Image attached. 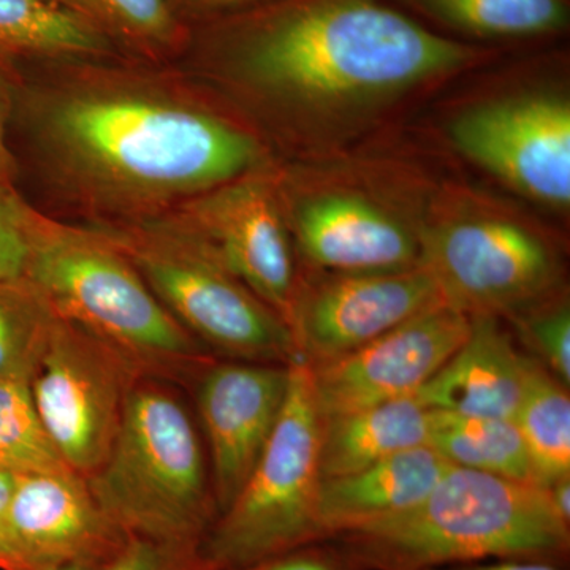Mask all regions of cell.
<instances>
[{
    "mask_svg": "<svg viewBox=\"0 0 570 570\" xmlns=\"http://www.w3.org/2000/svg\"><path fill=\"white\" fill-rule=\"evenodd\" d=\"M205 58L295 132L332 146L485 51L431 31L385 0H269L216 17Z\"/></svg>",
    "mask_w": 570,
    "mask_h": 570,
    "instance_id": "cell-1",
    "label": "cell"
},
{
    "mask_svg": "<svg viewBox=\"0 0 570 570\" xmlns=\"http://www.w3.org/2000/svg\"><path fill=\"white\" fill-rule=\"evenodd\" d=\"M24 97L22 112L63 179L122 212L175 208L257 170L253 135L174 94L94 81Z\"/></svg>",
    "mask_w": 570,
    "mask_h": 570,
    "instance_id": "cell-2",
    "label": "cell"
},
{
    "mask_svg": "<svg viewBox=\"0 0 570 570\" xmlns=\"http://www.w3.org/2000/svg\"><path fill=\"white\" fill-rule=\"evenodd\" d=\"M22 232V277L51 313L99 337L141 376L194 382L217 358L170 316L99 227L58 223L26 204Z\"/></svg>",
    "mask_w": 570,
    "mask_h": 570,
    "instance_id": "cell-3",
    "label": "cell"
},
{
    "mask_svg": "<svg viewBox=\"0 0 570 570\" xmlns=\"http://www.w3.org/2000/svg\"><path fill=\"white\" fill-rule=\"evenodd\" d=\"M363 570H425L490 560L568 564L570 524L534 483L450 464L403 515L328 539Z\"/></svg>",
    "mask_w": 570,
    "mask_h": 570,
    "instance_id": "cell-4",
    "label": "cell"
},
{
    "mask_svg": "<svg viewBox=\"0 0 570 570\" xmlns=\"http://www.w3.org/2000/svg\"><path fill=\"white\" fill-rule=\"evenodd\" d=\"M86 482L127 538L200 549L219 515L200 434L163 379L135 381L110 452Z\"/></svg>",
    "mask_w": 570,
    "mask_h": 570,
    "instance_id": "cell-5",
    "label": "cell"
},
{
    "mask_svg": "<svg viewBox=\"0 0 570 570\" xmlns=\"http://www.w3.org/2000/svg\"><path fill=\"white\" fill-rule=\"evenodd\" d=\"M179 325L214 356L299 362L291 326L197 238L165 216L99 227Z\"/></svg>",
    "mask_w": 570,
    "mask_h": 570,
    "instance_id": "cell-6",
    "label": "cell"
},
{
    "mask_svg": "<svg viewBox=\"0 0 570 570\" xmlns=\"http://www.w3.org/2000/svg\"><path fill=\"white\" fill-rule=\"evenodd\" d=\"M321 415L311 371L291 365L283 414L261 460L202 542L209 570L245 568L325 540L318 521Z\"/></svg>",
    "mask_w": 570,
    "mask_h": 570,
    "instance_id": "cell-7",
    "label": "cell"
},
{
    "mask_svg": "<svg viewBox=\"0 0 570 570\" xmlns=\"http://www.w3.org/2000/svg\"><path fill=\"white\" fill-rule=\"evenodd\" d=\"M419 236L420 265L468 316L509 321L564 288L557 247L512 214L456 205L420 223Z\"/></svg>",
    "mask_w": 570,
    "mask_h": 570,
    "instance_id": "cell-8",
    "label": "cell"
},
{
    "mask_svg": "<svg viewBox=\"0 0 570 570\" xmlns=\"http://www.w3.org/2000/svg\"><path fill=\"white\" fill-rule=\"evenodd\" d=\"M140 376L99 337L52 314L31 392L52 442L81 478L88 479L110 452Z\"/></svg>",
    "mask_w": 570,
    "mask_h": 570,
    "instance_id": "cell-9",
    "label": "cell"
},
{
    "mask_svg": "<svg viewBox=\"0 0 570 570\" xmlns=\"http://www.w3.org/2000/svg\"><path fill=\"white\" fill-rule=\"evenodd\" d=\"M456 151L538 204H570V104L562 94L521 92L472 105L449 124Z\"/></svg>",
    "mask_w": 570,
    "mask_h": 570,
    "instance_id": "cell-10",
    "label": "cell"
},
{
    "mask_svg": "<svg viewBox=\"0 0 570 570\" xmlns=\"http://www.w3.org/2000/svg\"><path fill=\"white\" fill-rule=\"evenodd\" d=\"M279 202L275 184L254 170L195 195L165 217L208 247L288 325L299 273Z\"/></svg>",
    "mask_w": 570,
    "mask_h": 570,
    "instance_id": "cell-11",
    "label": "cell"
},
{
    "mask_svg": "<svg viewBox=\"0 0 570 570\" xmlns=\"http://www.w3.org/2000/svg\"><path fill=\"white\" fill-rule=\"evenodd\" d=\"M423 265L400 272H307L299 276L288 326L307 367L343 358L389 330L444 303Z\"/></svg>",
    "mask_w": 570,
    "mask_h": 570,
    "instance_id": "cell-12",
    "label": "cell"
},
{
    "mask_svg": "<svg viewBox=\"0 0 570 570\" xmlns=\"http://www.w3.org/2000/svg\"><path fill=\"white\" fill-rule=\"evenodd\" d=\"M469 328L471 316L439 303L352 354L309 367L318 415L415 395L459 351Z\"/></svg>",
    "mask_w": 570,
    "mask_h": 570,
    "instance_id": "cell-13",
    "label": "cell"
},
{
    "mask_svg": "<svg viewBox=\"0 0 570 570\" xmlns=\"http://www.w3.org/2000/svg\"><path fill=\"white\" fill-rule=\"evenodd\" d=\"M288 387L291 365L277 363L214 358L195 379L219 515L261 460L283 414Z\"/></svg>",
    "mask_w": 570,
    "mask_h": 570,
    "instance_id": "cell-14",
    "label": "cell"
},
{
    "mask_svg": "<svg viewBox=\"0 0 570 570\" xmlns=\"http://www.w3.org/2000/svg\"><path fill=\"white\" fill-rule=\"evenodd\" d=\"M127 539L77 472L17 475L0 570H43L63 564L102 569Z\"/></svg>",
    "mask_w": 570,
    "mask_h": 570,
    "instance_id": "cell-15",
    "label": "cell"
},
{
    "mask_svg": "<svg viewBox=\"0 0 570 570\" xmlns=\"http://www.w3.org/2000/svg\"><path fill=\"white\" fill-rule=\"evenodd\" d=\"M287 225L307 272H400L419 266L422 258L419 225L354 190H318L298 198Z\"/></svg>",
    "mask_w": 570,
    "mask_h": 570,
    "instance_id": "cell-16",
    "label": "cell"
},
{
    "mask_svg": "<svg viewBox=\"0 0 570 570\" xmlns=\"http://www.w3.org/2000/svg\"><path fill=\"white\" fill-rule=\"evenodd\" d=\"M531 360L501 318L471 316L466 340L419 396L433 411L513 420Z\"/></svg>",
    "mask_w": 570,
    "mask_h": 570,
    "instance_id": "cell-17",
    "label": "cell"
},
{
    "mask_svg": "<svg viewBox=\"0 0 570 570\" xmlns=\"http://www.w3.org/2000/svg\"><path fill=\"white\" fill-rule=\"evenodd\" d=\"M449 466L436 450L422 445L352 474L322 479L318 521L325 540L403 515L428 497Z\"/></svg>",
    "mask_w": 570,
    "mask_h": 570,
    "instance_id": "cell-18",
    "label": "cell"
},
{
    "mask_svg": "<svg viewBox=\"0 0 570 570\" xmlns=\"http://www.w3.org/2000/svg\"><path fill=\"white\" fill-rule=\"evenodd\" d=\"M434 411L419 393L321 417L322 479L352 474L404 450L430 442Z\"/></svg>",
    "mask_w": 570,
    "mask_h": 570,
    "instance_id": "cell-19",
    "label": "cell"
},
{
    "mask_svg": "<svg viewBox=\"0 0 570 570\" xmlns=\"http://www.w3.org/2000/svg\"><path fill=\"white\" fill-rule=\"evenodd\" d=\"M118 43L97 22L50 0H0V58L94 62Z\"/></svg>",
    "mask_w": 570,
    "mask_h": 570,
    "instance_id": "cell-20",
    "label": "cell"
},
{
    "mask_svg": "<svg viewBox=\"0 0 570 570\" xmlns=\"http://www.w3.org/2000/svg\"><path fill=\"white\" fill-rule=\"evenodd\" d=\"M513 422L527 448L535 485L547 489L570 475L569 387L534 358Z\"/></svg>",
    "mask_w": 570,
    "mask_h": 570,
    "instance_id": "cell-21",
    "label": "cell"
},
{
    "mask_svg": "<svg viewBox=\"0 0 570 570\" xmlns=\"http://www.w3.org/2000/svg\"><path fill=\"white\" fill-rule=\"evenodd\" d=\"M428 445L453 466L534 483L527 448L513 420L434 411Z\"/></svg>",
    "mask_w": 570,
    "mask_h": 570,
    "instance_id": "cell-22",
    "label": "cell"
},
{
    "mask_svg": "<svg viewBox=\"0 0 570 570\" xmlns=\"http://www.w3.org/2000/svg\"><path fill=\"white\" fill-rule=\"evenodd\" d=\"M434 20L483 39H531L568 26L566 0H411Z\"/></svg>",
    "mask_w": 570,
    "mask_h": 570,
    "instance_id": "cell-23",
    "label": "cell"
},
{
    "mask_svg": "<svg viewBox=\"0 0 570 570\" xmlns=\"http://www.w3.org/2000/svg\"><path fill=\"white\" fill-rule=\"evenodd\" d=\"M94 20L116 43L148 56L189 47L193 28L178 0H86Z\"/></svg>",
    "mask_w": 570,
    "mask_h": 570,
    "instance_id": "cell-24",
    "label": "cell"
},
{
    "mask_svg": "<svg viewBox=\"0 0 570 570\" xmlns=\"http://www.w3.org/2000/svg\"><path fill=\"white\" fill-rule=\"evenodd\" d=\"M0 468L13 475L75 472L41 422L29 379L0 381Z\"/></svg>",
    "mask_w": 570,
    "mask_h": 570,
    "instance_id": "cell-25",
    "label": "cell"
},
{
    "mask_svg": "<svg viewBox=\"0 0 570 570\" xmlns=\"http://www.w3.org/2000/svg\"><path fill=\"white\" fill-rule=\"evenodd\" d=\"M51 318L50 307L24 277L0 281V381H31Z\"/></svg>",
    "mask_w": 570,
    "mask_h": 570,
    "instance_id": "cell-26",
    "label": "cell"
},
{
    "mask_svg": "<svg viewBox=\"0 0 570 570\" xmlns=\"http://www.w3.org/2000/svg\"><path fill=\"white\" fill-rule=\"evenodd\" d=\"M530 356L570 387V303L564 288L509 318Z\"/></svg>",
    "mask_w": 570,
    "mask_h": 570,
    "instance_id": "cell-27",
    "label": "cell"
},
{
    "mask_svg": "<svg viewBox=\"0 0 570 570\" xmlns=\"http://www.w3.org/2000/svg\"><path fill=\"white\" fill-rule=\"evenodd\" d=\"M102 570H209L198 549L129 538Z\"/></svg>",
    "mask_w": 570,
    "mask_h": 570,
    "instance_id": "cell-28",
    "label": "cell"
},
{
    "mask_svg": "<svg viewBox=\"0 0 570 570\" xmlns=\"http://www.w3.org/2000/svg\"><path fill=\"white\" fill-rule=\"evenodd\" d=\"M24 208L26 202L17 190L0 184V281L21 279L24 275Z\"/></svg>",
    "mask_w": 570,
    "mask_h": 570,
    "instance_id": "cell-29",
    "label": "cell"
},
{
    "mask_svg": "<svg viewBox=\"0 0 570 570\" xmlns=\"http://www.w3.org/2000/svg\"><path fill=\"white\" fill-rule=\"evenodd\" d=\"M232 570H363L333 540L307 543L268 560Z\"/></svg>",
    "mask_w": 570,
    "mask_h": 570,
    "instance_id": "cell-30",
    "label": "cell"
},
{
    "mask_svg": "<svg viewBox=\"0 0 570 570\" xmlns=\"http://www.w3.org/2000/svg\"><path fill=\"white\" fill-rule=\"evenodd\" d=\"M14 86L7 59L0 58V184L14 189L18 176L17 157L9 142V126L13 118Z\"/></svg>",
    "mask_w": 570,
    "mask_h": 570,
    "instance_id": "cell-31",
    "label": "cell"
},
{
    "mask_svg": "<svg viewBox=\"0 0 570 570\" xmlns=\"http://www.w3.org/2000/svg\"><path fill=\"white\" fill-rule=\"evenodd\" d=\"M269 0H178L183 13L187 20L194 14L197 17H223V14L235 13L246 9H253Z\"/></svg>",
    "mask_w": 570,
    "mask_h": 570,
    "instance_id": "cell-32",
    "label": "cell"
},
{
    "mask_svg": "<svg viewBox=\"0 0 570 570\" xmlns=\"http://www.w3.org/2000/svg\"><path fill=\"white\" fill-rule=\"evenodd\" d=\"M425 570H568L564 564L534 560H490L466 562V564L442 566Z\"/></svg>",
    "mask_w": 570,
    "mask_h": 570,
    "instance_id": "cell-33",
    "label": "cell"
},
{
    "mask_svg": "<svg viewBox=\"0 0 570 570\" xmlns=\"http://www.w3.org/2000/svg\"><path fill=\"white\" fill-rule=\"evenodd\" d=\"M14 487H17V475L0 468V551H2L3 532H6L7 517H9Z\"/></svg>",
    "mask_w": 570,
    "mask_h": 570,
    "instance_id": "cell-34",
    "label": "cell"
},
{
    "mask_svg": "<svg viewBox=\"0 0 570 570\" xmlns=\"http://www.w3.org/2000/svg\"><path fill=\"white\" fill-rule=\"evenodd\" d=\"M547 491H549L551 505L557 510L558 515L570 524V475L551 483L550 487H547Z\"/></svg>",
    "mask_w": 570,
    "mask_h": 570,
    "instance_id": "cell-35",
    "label": "cell"
},
{
    "mask_svg": "<svg viewBox=\"0 0 570 570\" xmlns=\"http://www.w3.org/2000/svg\"><path fill=\"white\" fill-rule=\"evenodd\" d=\"M50 2L56 3V6H61L63 9L77 11V13L82 14V17L89 18V20L97 22L94 20L91 10H89L86 0H50Z\"/></svg>",
    "mask_w": 570,
    "mask_h": 570,
    "instance_id": "cell-36",
    "label": "cell"
},
{
    "mask_svg": "<svg viewBox=\"0 0 570 570\" xmlns=\"http://www.w3.org/2000/svg\"><path fill=\"white\" fill-rule=\"evenodd\" d=\"M43 570H102L99 568H92V566H85V564H63V566H56V568H48Z\"/></svg>",
    "mask_w": 570,
    "mask_h": 570,
    "instance_id": "cell-37",
    "label": "cell"
}]
</instances>
